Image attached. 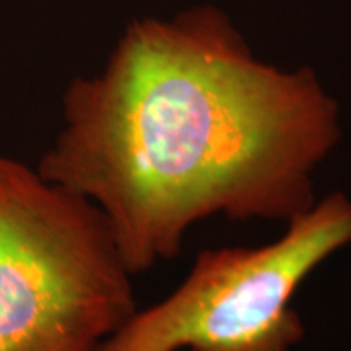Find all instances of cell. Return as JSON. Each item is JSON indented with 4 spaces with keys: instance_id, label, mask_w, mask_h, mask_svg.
I'll return each instance as SVG.
<instances>
[{
    "instance_id": "1",
    "label": "cell",
    "mask_w": 351,
    "mask_h": 351,
    "mask_svg": "<svg viewBox=\"0 0 351 351\" xmlns=\"http://www.w3.org/2000/svg\"><path fill=\"white\" fill-rule=\"evenodd\" d=\"M339 138V109L311 70L257 62L200 13L132 25L99 75L70 83L62 130L34 168L101 210L137 275L178 256L202 219L307 212Z\"/></svg>"
},
{
    "instance_id": "3",
    "label": "cell",
    "mask_w": 351,
    "mask_h": 351,
    "mask_svg": "<svg viewBox=\"0 0 351 351\" xmlns=\"http://www.w3.org/2000/svg\"><path fill=\"white\" fill-rule=\"evenodd\" d=\"M261 247L207 249L168 298L137 309L98 351H291L304 337L298 288L351 243V200H317Z\"/></svg>"
},
{
    "instance_id": "2",
    "label": "cell",
    "mask_w": 351,
    "mask_h": 351,
    "mask_svg": "<svg viewBox=\"0 0 351 351\" xmlns=\"http://www.w3.org/2000/svg\"><path fill=\"white\" fill-rule=\"evenodd\" d=\"M132 276L95 204L0 153V351H98Z\"/></svg>"
}]
</instances>
